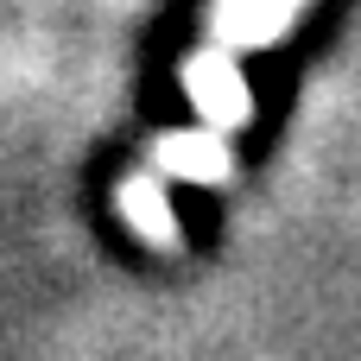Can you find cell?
<instances>
[{
    "instance_id": "obj_3",
    "label": "cell",
    "mask_w": 361,
    "mask_h": 361,
    "mask_svg": "<svg viewBox=\"0 0 361 361\" xmlns=\"http://www.w3.org/2000/svg\"><path fill=\"white\" fill-rule=\"evenodd\" d=\"M127 203H133V216H140L152 235H165V216H159V203H152V190H146V184H133V190H127Z\"/></svg>"
},
{
    "instance_id": "obj_1",
    "label": "cell",
    "mask_w": 361,
    "mask_h": 361,
    "mask_svg": "<svg viewBox=\"0 0 361 361\" xmlns=\"http://www.w3.org/2000/svg\"><path fill=\"white\" fill-rule=\"evenodd\" d=\"M190 89H197V102H203L216 121H235V114H241V82H235V70H228L222 57H203V63L190 70Z\"/></svg>"
},
{
    "instance_id": "obj_2",
    "label": "cell",
    "mask_w": 361,
    "mask_h": 361,
    "mask_svg": "<svg viewBox=\"0 0 361 361\" xmlns=\"http://www.w3.org/2000/svg\"><path fill=\"white\" fill-rule=\"evenodd\" d=\"M279 6H286V0H228V6H222V25H228V32H267V25L279 19Z\"/></svg>"
},
{
    "instance_id": "obj_4",
    "label": "cell",
    "mask_w": 361,
    "mask_h": 361,
    "mask_svg": "<svg viewBox=\"0 0 361 361\" xmlns=\"http://www.w3.org/2000/svg\"><path fill=\"white\" fill-rule=\"evenodd\" d=\"M178 209L190 216V228H197V235H209V203H203L197 190H178Z\"/></svg>"
}]
</instances>
